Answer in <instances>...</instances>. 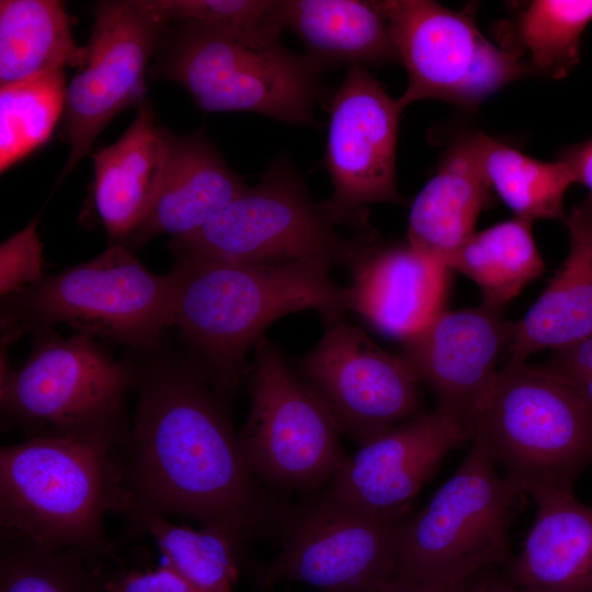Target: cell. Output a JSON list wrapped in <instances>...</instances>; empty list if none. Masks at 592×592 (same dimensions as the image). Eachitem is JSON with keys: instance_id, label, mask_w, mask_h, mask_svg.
I'll use <instances>...</instances> for the list:
<instances>
[{"instance_id": "cell-31", "label": "cell", "mask_w": 592, "mask_h": 592, "mask_svg": "<svg viewBox=\"0 0 592 592\" xmlns=\"http://www.w3.org/2000/svg\"><path fill=\"white\" fill-rule=\"evenodd\" d=\"M64 70L0 89V170L45 144L64 114Z\"/></svg>"}, {"instance_id": "cell-33", "label": "cell", "mask_w": 592, "mask_h": 592, "mask_svg": "<svg viewBox=\"0 0 592 592\" xmlns=\"http://www.w3.org/2000/svg\"><path fill=\"white\" fill-rule=\"evenodd\" d=\"M38 216L0 246V294L8 297L35 284L43 273V249L36 232Z\"/></svg>"}, {"instance_id": "cell-36", "label": "cell", "mask_w": 592, "mask_h": 592, "mask_svg": "<svg viewBox=\"0 0 592 592\" xmlns=\"http://www.w3.org/2000/svg\"><path fill=\"white\" fill-rule=\"evenodd\" d=\"M574 174L576 183H581L590 190L592 196V138L567 148L559 156Z\"/></svg>"}, {"instance_id": "cell-4", "label": "cell", "mask_w": 592, "mask_h": 592, "mask_svg": "<svg viewBox=\"0 0 592 592\" xmlns=\"http://www.w3.org/2000/svg\"><path fill=\"white\" fill-rule=\"evenodd\" d=\"M173 24L159 47L155 75L182 86L202 112H249L318 126L316 104L327 101L321 71L285 48L281 34Z\"/></svg>"}, {"instance_id": "cell-15", "label": "cell", "mask_w": 592, "mask_h": 592, "mask_svg": "<svg viewBox=\"0 0 592 592\" xmlns=\"http://www.w3.org/2000/svg\"><path fill=\"white\" fill-rule=\"evenodd\" d=\"M169 24L143 0L99 1L84 65L66 89L69 157L59 180L90 153L99 134L123 110L145 103V73Z\"/></svg>"}, {"instance_id": "cell-2", "label": "cell", "mask_w": 592, "mask_h": 592, "mask_svg": "<svg viewBox=\"0 0 592 592\" xmlns=\"http://www.w3.org/2000/svg\"><path fill=\"white\" fill-rule=\"evenodd\" d=\"M319 261L237 263L175 259L174 325L221 396L247 375V356L276 319L314 309L323 321L350 311L349 289Z\"/></svg>"}, {"instance_id": "cell-6", "label": "cell", "mask_w": 592, "mask_h": 592, "mask_svg": "<svg viewBox=\"0 0 592 592\" xmlns=\"http://www.w3.org/2000/svg\"><path fill=\"white\" fill-rule=\"evenodd\" d=\"M316 204L286 155L277 156L260 181L194 232L172 239L178 258L237 263L319 261L353 271L380 242L365 229L346 237Z\"/></svg>"}, {"instance_id": "cell-19", "label": "cell", "mask_w": 592, "mask_h": 592, "mask_svg": "<svg viewBox=\"0 0 592 592\" xmlns=\"http://www.w3.org/2000/svg\"><path fill=\"white\" fill-rule=\"evenodd\" d=\"M172 136L145 102L126 132L92 155L94 207L116 243L129 238L150 210L166 177Z\"/></svg>"}, {"instance_id": "cell-35", "label": "cell", "mask_w": 592, "mask_h": 592, "mask_svg": "<svg viewBox=\"0 0 592 592\" xmlns=\"http://www.w3.org/2000/svg\"><path fill=\"white\" fill-rule=\"evenodd\" d=\"M542 372L576 391L592 412V334L554 352Z\"/></svg>"}, {"instance_id": "cell-17", "label": "cell", "mask_w": 592, "mask_h": 592, "mask_svg": "<svg viewBox=\"0 0 592 592\" xmlns=\"http://www.w3.org/2000/svg\"><path fill=\"white\" fill-rule=\"evenodd\" d=\"M503 309L476 307L442 310L402 342L403 357L419 382L445 407L475 424L477 413L509 346L512 323Z\"/></svg>"}, {"instance_id": "cell-30", "label": "cell", "mask_w": 592, "mask_h": 592, "mask_svg": "<svg viewBox=\"0 0 592 592\" xmlns=\"http://www.w3.org/2000/svg\"><path fill=\"white\" fill-rule=\"evenodd\" d=\"M0 592H104L101 559L2 534Z\"/></svg>"}, {"instance_id": "cell-38", "label": "cell", "mask_w": 592, "mask_h": 592, "mask_svg": "<svg viewBox=\"0 0 592 592\" xmlns=\"http://www.w3.org/2000/svg\"><path fill=\"white\" fill-rule=\"evenodd\" d=\"M474 592H527L512 582L502 568H488L476 574Z\"/></svg>"}, {"instance_id": "cell-21", "label": "cell", "mask_w": 592, "mask_h": 592, "mask_svg": "<svg viewBox=\"0 0 592 592\" xmlns=\"http://www.w3.org/2000/svg\"><path fill=\"white\" fill-rule=\"evenodd\" d=\"M530 496L537 504L535 521L503 571L527 592H592V505L572 490Z\"/></svg>"}, {"instance_id": "cell-1", "label": "cell", "mask_w": 592, "mask_h": 592, "mask_svg": "<svg viewBox=\"0 0 592 592\" xmlns=\"http://www.w3.org/2000/svg\"><path fill=\"white\" fill-rule=\"evenodd\" d=\"M136 364V363H135ZM136 403L119 456L127 506L181 515L243 545L280 523L206 372L191 354L136 364Z\"/></svg>"}, {"instance_id": "cell-12", "label": "cell", "mask_w": 592, "mask_h": 592, "mask_svg": "<svg viewBox=\"0 0 592 592\" xmlns=\"http://www.w3.org/2000/svg\"><path fill=\"white\" fill-rule=\"evenodd\" d=\"M408 84L397 99H437L464 107L478 105L502 87L535 76L520 55L491 43L466 12L431 0H383Z\"/></svg>"}, {"instance_id": "cell-24", "label": "cell", "mask_w": 592, "mask_h": 592, "mask_svg": "<svg viewBox=\"0 0 592 592\" xmlns=\"http://www.w3.org/2000/svg\"><path fill=\"white\" fill-rule=\"evenodd\" d=\"M280 14L321 72L400 62L382 1L280 0Z\"/></svg>"}, {"instance_id": "cell-28", "label": "cell", "mask_w": 592, "mask_h": 592, "mask_svg": "<svg viewBox=\"0 0 592 592\" xmlns=\"http://www.w3.org/2000/svg\"><path fill=\"white\" fill-rule=\"evenodd\" d=\"M125 513L148 534L162 562L203 592H232L242 546L213 527L198 530L170 522L166 515L141 508Z\"/></svg>"}, {"instance_id": "cell-20", "label": "cell", "mask_w": 592, "mask_h": 592, "mask_svg": "<svg viewBox=\"0 0 592 592\" xmlns=\"http://www.w3.org/2000/svg\"><path fill=\"white\" fill-rule=\"evenodd\" d=\"M563 219L568 254L524 317L512 323L506 362L526 363L533 353L555 352L592 334V196Z\"/></svg>"}, {"instance_id": "cell-34", "label": "cell", "mask_w": 592, "mask_h": 592, "mask_svg": "<svg viewBox=\"0 0 592 592\" xmlns=\"http://www.w3.org/2000/svg\"><path fill=\"white\" fill-rule=\"evenodd\" d=\"M102 560L104 592H203L163 562L156 567L110 568Z\"/></svg>"}, {"instance_id": "cell-26", "label": "cell", "mask_w": 592, "mask_h": 592, "mask_svg": "<svg viewBox=\"0 0 592 592\" xmlns=\"http://www.w3.org/2000/svg\"><path fill=\"white\" fill-rule=\"evenodd\" d=\"M532 225L514 217L475 232L449 259L447 267L473 281L482 303L503 309L545 271Z\"/></svg>"}, {"instance_id": "cell-9", "label": "cell", "mask_w": 592, "mask_h": 592, "mask_svg": "<svg viewBox=\"0 0 592 592\" xmlns=\"http://www.w3.org/2000/svg\"><path fill=\"white\" fill-rule=\"evenodd\" d=\"M34 339L29 357L0 379L7 420L31 436L123 424L124 401L137 377L135 362L114 358L82 333Z\"/></svg>"}, {"instance_id": "cell-11", "label": "cell", "mask_w": 592, "mask_h": 592, "mask_svg": "<svg viewBox=\"0 0 592 592\" xmlns=\"http://www.w3.org/2000/svg\"><path fill=\"white\" fill-rule=\"evenodd\" d=\"M411 516L365 512L323 497L284 511L282 547L259 571V584L296 581L319 592H378L394 576Z\"/></svg>"}, {"instance_id": "cell-3", "label": "cell", "mask_w": 592, "mask_h": 592, "mask_svg": "<svg viewBox=\"0 0 592 592\" xmlns=\"http://www.w3.org/2000/svg\"><path fill=\"white\" fill-rule=\"evenodd\" d=\"M124 433L118 424L34 435L2 447L1 532L109 557L104 519L127 504L118 456Z\"/></svg>"}, {"instance_id": "cell-14", "label": "cell", "mask_w": 592, "mask_h": 592, "mask_svg": "<svg viewBox=\"0 0 592 592\" xmlns=\"http://www.w3.org/2000/svg\"><path fill=\"white\" fill-rule=\"evenodd\" d=\"M323 159L333 186L319 204L334 226L367 229V206L403 204L396 181V146L402 109L366 67L354 66L328 101Z\"/></svg>"}, {"instance_id": "cell-5", "label": "cell", "mask_w": 592, "mask_h": 592, "mask_svg": "<svg viewBox=\"0 0 592 592\" xmlns=\"http://www.w3.org/2000/svg\"><path fill=\"white\" fill-rule=\"evenodd\" d=\"M174 295L172 273L150 272L125 244L114 242L100 255L4 297L2 342L67 325L77 333L150 352L174 325Z\"/></svg>"}, {"instance_id": "cell-22", "label": "cell", "mask_w": 592, "mask_h": 592, "mask_svg": "<svg viewBox=\"0 0 592 592\" xmlns=\"http://www.w3.org/2000/svg\"><path fill=\"white\" fill-rule=\"evenodd\" d=\"M247 187L226 163L204 129L172 136L160 191L144 220L130 235L141 244L158 235L173 239L200 229Z\"/></svg>"}, {"instance_id": "cell-37", "label": "cell", "mask_w": 592, "mask_h": 592, "mask_svg": "<svg viewBox=\"0 0 592 592\" xmlns=\"http://www.w3.org/2000/svg\"><path fill=\"white\" fill-rule=\"evenodd\" d=\"M476 574L451 584L419 583L391 578L378 592H474Z\"/></svg>"}, {"instance_id": "cell-10", "label": "cell", "mask_w": 592, "mask_h": 592, "mask_svg": "<svg viewBox=\"0 0 592 592\" xmlns=\"http://www.w3.org/2000/svg\"><path fill=\"white\" fill-rule=\"evenodd\" d=\"M247 377L250 408L238 439L252 475L292 489L331 481L348 457L340 432L264 337L254 346Z\"/></svg>"}, {"instance_id": "cell-23", "label": "cell", "mask_w": 592, "mask_h": 592, "mask_svg": "<svg viewBox=\"0 0 592 592\" xmlns=\"http://www.w3.org/2000/svg\"><path fill=\"white\" fill-rule=\"evenodd\" d=\"M489 190L477 134L465 135L447 149L435 174L414 197L407 242L447 266L476 232Z\"/></svg>"}, {"instance_id": "cell-29", "label": "cell", "mask_w": 592, "mask_h": 592, "mask_svg": "<svg viewBox=\"0 0 592 592\" xmlns=\"http://www.w3.org/2000/svg\"><path fill=\"white\" fill-rule=\"evenodd\" d=\"M592 21V0H534L515 24L517 54L534 75L562 79L580 60L581 35Z\"/></svg>"}, {"instance_id": "cell-16", "label": "cell", "mask_w": 592, "mask_h": 592, "mask_svg": "<svg viewBox=\"0 0 592 592\" xmlns=\"http://www.w3.org/2000/svg\"><path fill=\"white\" fill-rule=\"evenodd\" d=\"M475 424L436 406L383 433L346 457L321 496L376 514L410 511V503L444 457L468 440Z\"/></svg>"}, {"instance_id": "cell-8", "label": "cell", "mask_w": 592, "mask_h": 592, "mask_svg": "<svg viewBox=\"0 0 592 592\" xmlns=\"http://www.w3.org/2000/svg\"><path fill=\"white\" fill-rule=\"evenodd\" d=\"M474 435L528 496L572 490L592 463L591 410L571 388L526 363L498 369Z\"/></svg>"}, {"instance_id": "cell-32", "label": "cell", "mask_w": 592, "mask_h": 592, "mask_svg": "<svg viewBox=\"0 0 592 592\" xmlns=\"http://www.w3.org/2000/svg\"><path fill=\"white\" fill-rule=\"evenodd\" d=\"M163 23L196 22L239 33H282L280 0H144Z\"/></svg>"}, {"instance_id": "cell-18", "label": "cell", "mask_w": 592, "mask_h": 592, "mask_svg": "<svg viewBox=\"0 0 592 592\" xmlns=\"http://www.w3.org/2000/svg\"><path fill=\"white\" fill-rule=\"evenodd\" d=\"M449 272L408 242H379L352 271L350 311L403 341L443 310Z\"/></svg>"}, {"instance_id": "cell-7", "label": "cell", "mask_w": 592, "mask_h": 592, "mask_svg": "<svg viewBox=\"0 0 592 592\" xmlns=\"http://www.w3.org/2000/svg\"><path fill=\"white\" fill-rule=\"evenodd\" d=\"M471 441L458 469L411 516L394 579L451 584L512 561L510 528L528 494L499 476L478 436Z\"/></svg>"}, {"instance_id": "cell-13", "label": "cell", "mask_w": 592, "mask_h": 592, "mask_svg": "<svg viewBox=\"0 0 592 592\" xmlns=\"http://www.w3.org/2000/svg\"><path fill=\"white\" fill-rule=\"evenodd\" d=\"M317 344L296 361V375L340 433L360 446L420 414L419 380L343 317L325 321Z\"/></svg>"}, {"instance_id": "cell-27", "label": "cell", "mask_w": 592, "mask_h": 592, "mask_svg": "<svg viewBox=\"0 0 592 592\" xmlns=\"http://www.w3.org/2000/svg\"><path fill=\"white\" fill-rule=\"evenodd\" d=\"M477 140L488 184L515 217L532 223L565 218L563 197L576 183L566 162L534 159L482 133Z\"/></svg>"}, {"instance_id": "cell-25", "label": "cell", "mask_w": 592, "mask_h": 592, "mask_svg": "<svg viewBox=\"0 0 592 592\" xmlns=\"http://www.w3.org/2000/svg\"><path fill=\"white\" fill-rule=\"evenodd\" d=\"M87 47L76 44L65 4L56 0L0 1V89L80 69Z\"/></svg>"}]
</instances>
